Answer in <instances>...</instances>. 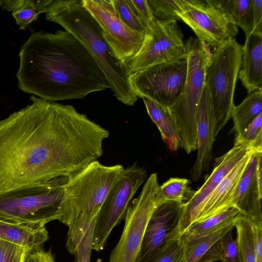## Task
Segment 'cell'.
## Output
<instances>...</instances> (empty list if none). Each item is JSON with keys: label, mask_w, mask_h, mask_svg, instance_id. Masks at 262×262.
<instances>
[{"label": "cell", "mask_w": 262, "mask_h": 262, "mask_svg": "<svg viewBox=\"0 0 262 262\" xmlns=\"http://www.w3.org/2000/svg\"><path fill=\"white\" fill-rule=\"evenodd\" d=\"M30 100L0 121V191L68 178L103 154L107 130L72 105Z\"/></svg>", "instance_id": "1"}, {"label": "cell", "mask_w": 262, "mask_h": 262, "mask_svg": "<svg viewBox=\"0 0 262 262\" xmlns=\"http://www.w3.org/2000/svg\"><path fill=\"white\" fill-rule=\"evenodd\" d=\"M18 88L46 101L79 99L109 88L93 56L66 31L32 33L20 48Z\"/></svg>", "instance_id": "2"}, {"label": "cell", "mask_w": 262, "mask_h": 262, "mask_svg": "<svg viewBox=\"0 0 262 262\" xmlns=\"http://www.w3.org/2000/svg\"><path fill=\"white\" fill-rule=\"evenodd\" d=\"M46 19L62 27L86 48L105 76L114 96L121 103L134 105L138 100L130 82L127 62L117 56L105 39L97 22L82 0H53Z\"/></svg>", "instance_id": "3"}, {"label": "cell", "mask_w": 262, "mask_h": 262, "mask_svg": "<svg viewBox=\"0 0 262 262\" xmlns=\"http://www.w3.org/2000/svg\"><path fill=\"white\" fill-rule=\"evenodd\" d=\"M123 169L120 164L105 166L96 160L68 178L58 221L69 228L66 248L72 254Z\"/></svg>", "instance_id": "4"}, {"label": "cell", "mask_w": 262, "mask_h": 262, "mask_svg": "<svg viewBox=\"0 0 262 262\" xmlns=\"http://www.w3.org/2000/svg\"><path fill=\"white\" fill-rule=\"evenodd\" d=\"M67 177L0 191V220L45 225L58 220Z\"/></svg>", "instance_id": "5"}, {"label": "cell", "mask_w": 262, "mask_h": 262, "mask_svg": "<svg viewBox=\"0 0 262 262\" xmlns=\"http://www.w3.org/2000/svg\"><path fill=\"white\" fill-rule=\"evenodd\" d=\"M187 70L184 88L169 108L178 130L179 147L187 154L197 149V122L201 98L205 87L206 70L211 53L197 38L185 42Z\"/></svg>", "instance_id": "6"}, {"label": "cell", "mask_w": 262, "mask_h": 262, "mask_svg": "<svg viewBox=\"0 0 262 262\" xmlns=\"http://www.w3.org/2000/svg\"><path fill=\"white\" fill-rule=\"evenodd\" d=\"M242 49L233 38L214 50L207 66L205 86L210 99L215 139L231 118Z\"/></svg>", "instance_id": "7"}, {"label": "cell", "mask_w": 262, "mask_h": 262, "mask_svg": "<svg viewBox=\"0 0 262 262\" xmlns=\"http://www.w3.org/2000/svg\"><path fill=\"white\" fill-rule=\"evenodd\" d=\"M146 177V170L136 164L123 169L96 216L92 250L104 249L111 231L124 218L130 200Z\"/></svg>", "instance_id": "8"}, {"label": "cell", "mask_w": 262, "mask_h": 262, "mask_svg": "<svg viewBox=\"0 0 262 262\" xmlns=\"http://www.w3.org/2000/svg\"><path fill=\"white\" fill-rule=\"evenodd\" d=\"M159 186L157 173L151 174L139 195L129 205L122 235L109 262H136L147 223L158 205Z\"/></svg>", "instance_id": "9"}, {"label": "cell", "mask_w": 262, "mask_h": 262, "mask_svg": "<svg viewBox=\"0 0 262 262\" xmlns=\"http://www.w3.org/2000/svg\"><path fill=\"white\" fill-rule=\"evenodd\" d=\"M183 36L177 21L156 18L146 26L143 41L137 54L126 62L131 73L186 55Z\"/></svg>", "instance_id": "10"}, {"label": "cell", "mask_w": 262, "mask_h": 262, "mask_svg": "<svg viewBox=\"0 0 262 262\" xmlns=\"http://www.w3.org/2000/svg\"><path fill=\"white\" fill-rule=\"evenodd\" d=\"M187 53L132 74L130 82L138 97H145L169 107L181 94L186 79Z\"/></svg>", "instance_id": "11"}, {"label": "cell", "mask_w": 262, "mask_h": 262, "mask_svg": "<svg viewBox=\"0 0 262 262\" xmlns=\"http://www.w3.org/2000/svg\"><path fill=\"white\" fill-rule=\"evenodd\" d=\"M178 15L199 40L214 50L238 33L237 27L211 0H182Z\"/></svg>", "instance_id": "12"}, {"label": "cell", "mask_w": 262, "mask_h": 262, "mask_svg": "<svg viewBox=\"0 0 262 262\" xmlns=\"http://www.w3.org/2000/svg\"><path fill=\"white\" fill-rule=\"evenodd\" d=\"M183 203H159L147 223L136 262H155L174 239L180 237L179 225Z\"/></svg>", "instance_id": "13"}, {"label": "cell", "mask_w": 262, "mask_h": 262, "mask_svg": "<svg viewBox=\"0 0 262 262\" xmlns=\"http://www.w3.org/2000/svg\"><path fill=\"white\" fill-rule=\"evenodd\" d=\"M82 2L119 58L126 62L133 57L140 49L144 35L130 29L120 20L112 0H82Z\"/></svg>", "instance_id": "14"}, {"label": "cell", "mask_w": 262, "mask_h": 262, "mask_svg": "<svg viewBox=\"0 0 262 262\" xmlns=\"http://www.w3.org/2000/svg\"><path fill=\"white\" fill-rule=\"evenodd\" d=\"M250 150L245 146L234 144V146L222 156L215 159L213 171L203 185L186 203L183 204L179 225L180 235L193 223L205 201L224 178Z\"/></svg>", "instance_id": "15"}, {"label": "cell", "mask_w": 262, "mask_h": 262, "mask_svg": "<svg viewBox=\"0 0 262 262\" xmlns=\"http://www.w3.org/2000/svg\"><path fill=\"white\" fill-rule=\"evenodd\" d=\"M214 121L210 97L205 87L199 107L197 122L198 154L191 171L193 181L199 180L207 170L212 158V149L215 140Z\"/></svg>", "instance_id": "16"}, {"label": "cell", "mask_w": 262, "mask_h": 262, "mask_svg": "<svg viewBox=\"0 0 262 262\" xmlns=\"http://www.w3.org/2000/svg\"><path fill=\"white\" fill-rule=\"evenodd\" d=\"M261 154L262 152L255 151L252 155L239 180L232 201L233 207L239 210V213L257 222H262V190L256 178V167Z\"/></svg>", "instance_id": "17"}, {"label": "cell", "mask_w": 262, "mask_h": 262, "mask_svg": "<svg viewBox=\"0 0 262 262\" xmlns=\"http://www.w3.org/2000/svg\"><path fill=\"white\" fill-rule=\"evenodd\" d=\"M254 152L253 150H249L211 192L203 204L194 222L233 207L232 201L237 185Z\"/></svg>", "instance_id": "18"}, {"label": "cell", "mask_w": 262, "mask_h": 262, "mask_svg": "<svg viewBox=\"0 0 262 262\" xmlns=\"http://www.w3.org/2000/svg\"><path fill=\"white\" fill-rule=\"evenodd\" d=\"M238 78L248 94L262 90V35L246 37Z\"/></svg>", "instance_id": "19"}, {"label": "cell", "mask_w": 262, "mask_h": 262, "mask_svg": "<svg viewBox=\"0 0 262 262\" xmlns=\"http://www.w3.org/2000/svg\"><path fill=\"white\" fill-rule=\"evenodd\" d=\"M45 225L19 224L0 220V239L26 247L31 251L41 248L48 239Z\"/></svg>", "instance_id": "20"}, {"label": "cell", "mask_w": 262, "mask_h": 262, "mask_svg": "<svg viewBox=\"0 0 262 262\" xmlns=\"http://www.w3.org/2000/svg\"><path fill=\"white\" fill-rule=\"evenodd\" d=\"M147 113L157 126L161 137L171 151L179 147V138L175 119L169 107L145 97L142 98Z\"/></svg>", "instance_id": "21"}, {"label": "cell", "mask_w": 262, "mask_h": 262, "mask_svg": "<svg viewBox=\"0 0 262 262\" xmlns=\"http://www.w3.org/2000/svg\"><path fill=\"white\" fill-rule=\"evenodd\" d=\"M239 213L237 208L232 207L203 220L194 222L187 228L179 238L184 244L207 235L233 223L235 217Z\"/></svg>", "instance_id": "22"}, {"label": "cell", "mask_w": 262, "mask_h": 262, "mask_svg": "<svg viewBox=\"0 0 262 262\" xmlns=\"http://www.w3.org/2000/svg\"><path fill=\"white\" fill-rule=\"evenodd\" d=\"M212 3L244 31L246 37L252 34L253 10L251 0H211Z\"/></svg>", "instance_id": "23"}, {"label": "cell", "mask_w": 262, "mask_h": 262, "mask_svg": "<svg viewBox=\"0 0 262 262\" xmlns=\"http://www.w3.org/2000/svg\"><path fill=\"white\" fill-rule=\"evenodd\" d=\"M262 114V90L249 94L232 113L235 135L241 134L260 114Z\"/></svg>", "instance_id": "24"}, {"label": "cell", "mask_w": 262, "mask_h": 262, "mask_svg": "<svg viewBox=\"0 0 262 262\" xmlns=\"http://www.w3.org/2000/svg\"><path fill=\"white\" fill-rule=\"evenodd\" d=\"M234 228L241 262H256L253 233L250 220L238 213L235 217Z\"/></svg>", "instance_id": "25"}, {"label": "cell", "mask_w": 262, "mask_h": 262, "mask_svg": "<svg viewBox=\"0 0 262 262\" xmlns=\"http://www.w3.org/2000/svg\"><path fill=\"white\" fill-rule=\"evenodd\" d=\"M189 184V181L187 179L170 178L158 188V204L165 201L186 203L194 192Z\"/></svg>", "instance_id": "26"}, {"label": "cell", "mask_w": 262, "mask_h": 262, "mask_svg": "<svg viewBox=\"0 0 262 262\" xmlns=\"http://www.w3.org/2000/svg\"><path fill=\"white\" fill-rule=\"evenodd\" d=\"M235 222V220L232 224L218 231L184 244L182 262H198L217 241L230 229L234 228Z\"/></svg>", "instance_id": "27"}, {"label": "cell", "mask_w": 262, "mask_h": 262, "mask_svg": "<svg viewBox=\"0 0 262 262\" xmlns=\"http://www.w3.org/2000/svg\"><path fill=\"white\" fill-rule=\"evenodd\" d=\"M53 0H26L24 5L12 13L19 29L24 30L29 25L36 21L39 15L46 13Z\"/></svg>", "instance_id": "28"}, {"label": "cell", "mask_w": 262, "mask_h": 262, "mask_svg": "<svg viewBox=\"0 0 262 262\" xmlns=\"http://www.w3.org/2000/svg\"><path fill=\"white\" fill-rule=\"evenodd\" d=\"M235 144L262 152V114L258 116L240 134L235 136Z\"/></svg>", "instance_id": "29"}, {"label": "cell", "mask_w": 262, "mask_h": 262, "mask_svg": "<svg viewBox=\"0 0 262 262\" xmlns=\"http://www.w3.org/2000/svg\"><path fill=\"white\" fill-rule=\"evenodd\" d=\"M154 17L161 20H180L182 0H147Z\"/></svg>", "instance_id": "30"}, {"label": "cell", "mask_w": 262, "mask_h": 262, "mask_svg": "<svg viewBox=\"0 0 262 262\" xmlns=\"http://www.w3.org/2000/svg\"><path fill=\"white\" fill-rule=\"evenodd\" d=\"M112 3L118 17L126 26L144 35L146 26L135 14L127 0H112Z\"/></svg>", "instance_id": "31"}, {"label": "cell", "mask_w": 262, "mask_h": 262, "mask_svg": "<svg viewBox=\"0 0 262 262\" xmlns=\"http://www.w3.org/2000/svg\"><path fill=\"white\" fill-rule=\"evenodd\" d=\"M30 251L26 247L0 239V262H25Z\"/></svg>", "instance_id": "32"}, {"label": "cell", "mask_w": 262, "mask_h": 262, "mask_svg": "<svg viewBox=\"0 0 262 262\" xmlns=\"http://www.w3.org/2000/svg\"><path fill=\"white\" fill-rule=\"evenodd\" d=\"M95 221H93L73 254L77 262H90Z\"/></svg>", "instance_id": "33"}, {"label": "cell", "mask_w": 262, "mask_h": 262, "mask_svg": "<svg viewBox=\"0 0 262 262\" xmlns=\"http://www.w3.org/2000/svg\"><path fill=\"white\" fill-rule=\"evenodd\" d=\"M233 228L230 229L221 237L224 262H241L238 244L232 236Z\"/></svg>", "instance_id": "34"}, {"label": "cell", "mask_w": 262, "mask_h": 262, "mask_svg": "<svg viewBox=\"0 0 262 262\" xmlns=\"http://www.w3.org/2000/svg\"><path fill=\"white\" fill-rule=\"evenodd\" d=\"M183 244L179 238L173 240L155 262H182Z\"/></svg>", "instance_id": "35"}, {"label": "cell", "mask_w": 262, "mask_h": 262, "mask_svg": "<svg viewBox=\"0 0 262 262\" xmlns=\"http://www.w3.org/2000/svg\"><path fill=\"white\" fill-rule=\"evenodd\" d=\"M133 11L146 26L153 21L154 17L147 0H127Z\"/></svg>", "instance_id": "36"}, {"label": "cell", "mask_w": 262, "mask_h": 262, "mask_svg": "<svg viewBox=\"0 0 262 262\" xmlns=\"http://www.w3.org/2000/svg\"><path fill=\"white\" fill-rule=\"evenodd\" d=\"M221 237L209 249L198 262H224Z\"/></svg>", "instance_id": "37"}, {"label": "cell", "mask_w": 262, "mask_h": 262, "mask_svg": "<svg viewBox=\"0 0 262 262\" xmlns=\"http://www.w3.org/2000/svg\"><path fill=\"white\" fill-rule=\"evenodd\" d=\"M253 10L252 34L262 35V0H251Z\"/></svg>", "instance_id": "38"}, {"label": "cell", "mask_w": 262, "mask_h": 262, "mask_svg": "<svg viewBox=\"0 0 262 262\" xmlns=\"http://www.w3.org/2000/svg\"><path fill=\"white\" fill-rule=\"evenodd\" d=\"M250 222L253 233L256 262H262V222L251 220Z\"/></svg>", "instance_id": "39"}, {"label": "cell", "mask_w": 262, "mask_h": 262, "mask_svg": "<svg viewBox=\"0 0 262 262\" xmlns=\"http://www.w3.org/2000/svg\"><path fill=\"white\" fill-rule=\"evenodd\" d=\"M25 262H55L51 250L45 251L41 248L30 251Z\"/></svg>", "instance_id": "40"}, {"label": "cell", "mask_w": 262, "mask_h": 262, "mask_svg": "<svg viewBox=\"0 0 262 262\" xmlns=\"http://www.w3.org/2000/svg\"><path fill=\"white\" fill-rule=\"evenodd\" d=\"M26 0H1V8L12 13L19 10Z\"/></svg>", "instance_id": "41"}, {"label": "cell", "mask_w": 262, "mask_h": 262, "mask_svg": "<svg viewBox=\"0 0 262 262\" xmlns=\"http://www.w3.org/2000/svg\"><path fill=\"white\" fill-rule=\"evenodd\" d=\"M1 0H0V8H1Z\"/></svg>", "instance_id": "42"}]
</instances>
